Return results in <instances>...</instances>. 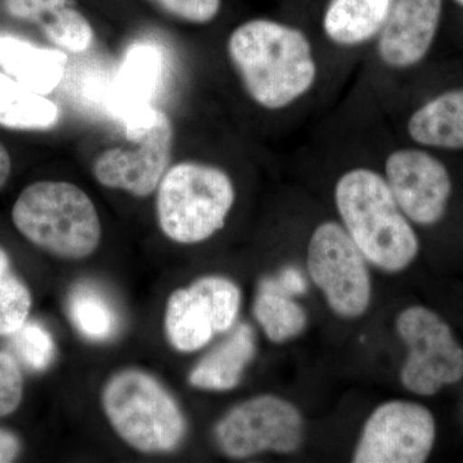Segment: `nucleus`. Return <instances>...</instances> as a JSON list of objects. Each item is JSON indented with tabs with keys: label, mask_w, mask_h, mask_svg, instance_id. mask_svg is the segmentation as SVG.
Instances as JSON below:
<instances>
[{
	"label": "nucleus",
	"mask_w": 463,
	"mask_h": 463,
	"mask_svg": "<svg viewBox=\"0 0 463 463\" xmlns=\"http://www.w3.org/2000/svg\"><path fill=\"white\" fill-rule=\"evenodd\" d=\"M12 337L14 352L26 367L38 373L50 367L56 346L51 332L44 326L26 322Z\"/></svg>",
	"instance_id": "23"
},
{
	"label": "nucleus",
	"mask_w": 463,
	"mask_h": 463,
	"mask_svg": "<svg viewBox=\"0 0 463 463\" xmlns=\"http://www.w3.org/2000/svg\"><path fill=\"white\" fill-rule=\"evenodd\" d=\"M234 203L236 187L224 169L181 161L170 165L158 184L157 224L172 242L197 245L223 230Z\"/></svg>",
	"instance_id": "5"
},
{
	"label": "nucleus",
	"mask_w": 463,
	"mask_h": 463,
	"mask_svg": "<svg viewBox=\"0 0 463 463\" xmlns=\"http://www.w3.org/2000/svg\"><path fill=\"white\" fill-rule=\"evenodd\" d=\"M276 282L288 294L289 292L298 294V292H303L306 289L304 279H301L300 274L295 269H286L282 276L279 277V279H276Z\"/></svg>",
	"instance_id": "27"
},
{
	"label": "nucleus",
	"mask_w": 463,
	"mask_h": 463,
	"mask_svg": "<svg viewBox=\"0 0 463 463\" xmlns=\"http://www.w3.org/2000/svg\"><path fill=\"white\" fill-rule=\"evenodd\" d=\"M69 315L76 330L90 340H108L118 328V317L111 304L90 286L80 285L71 292Z\"/></svg>",
	"instance_id": "21"
},
{
	"label": "nucleus",
	"mask_w": 463,
	"mask_h": 463,
	"mask_svg": "<svg viewBox=\"0 0 463 463\" xmlns=\"http://www.w3.org/2000/svg\"><path fill=\"white\" fill-rule=\"evenodd\" d=\"M24 397V377L14 355L0 350V417L14 413Z\"/></svg>",
	"instance_id": "24"
},
{
	"label": "nucleus",
	"mask_w": 463,
	"mask_h": 463,
	"mask_svg": "<svg viewBox=\"0 0 463 463\" xmlns=\"http://www.w3.org/2000/svg\"><path fill=\"white\" fill-rule=\"evenodd\" d=\"M405 130L420 147L463 149V87L426 100L410 115Z\"/></svg>",
	"instance_id": "17"
},
{
	"label": "nucleus",
	"mask_w": 463,
	"mask_h": 463,
	"mask_svg": "<svg viewBox=\"0 0 463 463\" xmlns=\"http://www.w3.org/2000/svg\"><path fill=\"white\" fill-rule=\"evenodd\" d=\"M456 3H458L459 5L463 7V0H455Z\"/></svg>",
	"instance_id": "30"
},
{
	"label": "nucleus",
	"mask_w": 463,
	"mask_h": 463,
	"mask_svg": "<svg viewBox=\"0 0 463 463\" xmlns=\"http://www.w3.org/2000/svg\"><path fill=\"white\" fill-rule=\"evenodd\" d=\"M134 145L100 152L91 165L94 179L109 190L138 199L156 192L172 164L174 127L163 109L149 111L148 123L139 129Z\"/></svg>",
	"instance_id": "10"
},
{
	"label": "nucleus",
	"mask_w": 463,
	"mask_h": 463,
	"mask_svg": "<svg viewBox=\"0 0 463 463\" xmlns=\"http://www.w3.org/2000/svg\"><path fill=\"white\" fill-rule=\"evenodd\" d=\"M170 16L194 24L206 25L218 17L222 0H152Z\"/></svg>",
	"instance_id": "25"
},
{
	"label": "nucleus",
	"mask_w": 463,
	"mask_h": 463,
	"mask_svg": "<svg viewBox=\"0 0 463 463\" xmlns=\"http://www.w3.org/2000/svg\"><path fill=\"white\" fill-rule=\"evenodd\" d=\"M395 327L408 349L401 381L408 392L431 397L463 379V349L452 328L425 307L399 313Z\"/></svg>",
	"instance_id": "8"
},
{
	"label": "nucleus",
	"mask_w": 463,
	"mask_h": 463,
	"mask_svg": "<svg viewBox=\"0 0 463 463\" xmlns=\"http://www.w3.org/2000/svg\"><path fill=\"white\" fill-rule=\"evenodd\" d=\"M23 444L14 432L0 428V463L14 462L20 456Z\"/></svg>",
	"instance_id": "26"
},
{
	"label": "nucleus",
	"mask_w": 463,
	"mask_h": 463,
	"mask_svg": "<svg viewBox=\"0 0 463 463\" xmlns=\"http://www.w3.org/2000/svg\"><path fill=\"white\" fill-rule=\"evenodd\" d=\"M383 174L411 223L430 227L446 215L452 178L443 161L428 148L414 145L392 149L386 155Z\"/></svg>",
	"instance_id": "12"
},
{
	"label": "nucleus",
	"mask_w": 463,
	"mask_h": 463,
	"mask_svg": "<svg viewBox=\"0 0 463 463\" xmlns=\"http://www.w3.org/2000/svg\"><path fill=\"white\" fill-rule=\"evenodd\" d=\"M67 61L66 52L60 48L36 47L16 36H0V69L43 96L61 84Z\"/></svg>",
	"instance_id": "16"
},
{
	"label": "nucleus",
	"mask_w": 463,
	"mask_h": 463,
	"mask_svg": "<svg viewBox=\"0 0 463 463\" xmlns=\"http://www.w3.org/2000/svg\"><path fill=\"white\" fill-rule=\"evenodd\" d=\"M257 354V337L251 326L240 325L221 344L194 365L188 376L194 388L227 392L237 388L246 367Z\"/></svg>",
	"instance_id": "18"
},
{
	"label": "nucleus",
	"mask_w": 463,
	"mask_h": 463,
	"mask_svg": "<svg viewBox=\"0 0 463 463\" xmlns=\"http://www.w3.org/2000/svg\"><path fill=\"white\" fill-rule=\"evenodd\" d=\"M103 413L127 446L145 455H167L187 437V419L172 392L154 374L124 368L100 392Z\"/></svg>",
	"instance_id": "4"
},
{
	"label": "nucleus",
	"mask_w": 463,
	"mask_h": 463,
	"mask_svg": "<svg viewBox=\"0 0 463 463\" xmlns=\"http://www.w3.org/2000/svg\"><path fill=\"white\" fill-rule=\"evenodd\" d=\"M395 0H330L322 18L326 38L341 50L374 43Z\"/></svg>",
	"instance_id": "15"
},
{
	"label": "nucleus",
	"mask_w": 463,
	"mask_h": 463,
	"mask_svg": "<svg viewBox=\"0 0 463 463\" xmlns=\"http://www.w3.org/2000/svg\"><path fill=\"white\" fill-rule=\"evenodd\" d=\"M334 197L340 223L367 261L388 273L412 264L419 255V237L383 173L352 167L337 179Z\"/></svg>",
	"instance_id": "2"
},
{
	"label": "nucleus",
	"mask_w": 463,
	"mask_h": 463,
	"mask_svg": "<svg viewBox=\"0 0 463 463\" xmlns=\"http://www.w3.org/2000/svg\"><path fill=\"white\" fill-rule=\"evenodd\" d=\"M225 50L246 96L264 111L298 105L319 79L313 43L288 24L270 18L245 21L232 30Z\"/></svg>",
	"instance_id": "1"
},
{
	"label": "nucleus",
	"mask_w": 463,
	"mask_h": 463,
	"mask_svg": "<svg viewBox=\"0 0 463 463\" xmlns=\"http://www.w3.org/2000/svg\"><path fill=\"white\" fill-rule=\"evenodd\" d=\"M254 316L268 339L276 344L294 339L307 325L303 307L273 279L261 282L254 301Z\"/></svg>",
	"instance_id": "20"
},
{
	"label": "nucleus",
	"mask_w": 463,
	"mask_h": 463,
	"mask_svg": "<svg viewBox=\"0 0 463 463\" xmlns=\"http://www.w3.org/2000/svg\"><path fill=\"white\" fill-rule=\"evenodd\" d=\"M9 269H11V260H9L7 251L0 248V279L8 274Z\"/></svg>",
	"instance_id": "29"
},
{
	"label": "nucleus",
	"mask_w": 463,
	"mask_h": 463,
	"mask_svg": "<svg viewBox=\"0 0 463 463\" xmlns=\"http://www.w3.org/2000/svg\"><path fill=\"white\" fill-rule=\"evenodd\" d=\"M443 0H395L374 41L377 60L390 71H408L430 53Z\"/></svg>",
	"instance_id": "13"
},
{
	"label": "nucleus",
	"mask_w": 463,
	"mask_h": 463,
	"mask_svg": "<svg viewBox=\"0 0 463 463\" xmlns=\"http://www.w3.org/2000/svg\"><path fill=\"white\" fill-rule=\"evenodd\" d=\"M303 414L281 397L258 395L234 405L216 422L214 439L224 456L250 458L264 452L291 455L303 446Z\"/></svg>",
	"instance_id": "6"
},
{
	"label": "nucleus",
	"mask_w": 463,
	"mask_h": 463,
	"mask_svg": "<svg viewBox=\"0 0 463 463\" xmlns=\"http://www.w3.org/2000/svg\"><path fill=\"white\" fill-rule=\"evenodd\" d=\"M307 270L335 315H364L373 298L367 259L339 222L317 225L307 243Z\"/></svg>",
	"instance_id": "7"
},
{
	"label": "nucleus",
	"mask_w": 463,
	"mask_h": 463,
	"mask_svg": "<svg viewBox=\"0 0 463 463\" xmlns=\"http://www.w3.org/2000/svg\"><path fill=\"white\" fill-rule=\"evenodd\" d=\"M435 437L437 425L428 408L414 402H388L365 421L353 462L422 463L430 456Z\"/></svg>",
	"instance_id": "11"
},
{
	"label": "nucleus",
	"mask_w": 463,
	"mask_h": 463,
	"mask_svg": "<svg viewBox=\"0 0 463 463\" xmlns=\"http://www.w3.org/2000/svg\"><path fill=\"white\" fill-rule=\"evenodd\" d=\"M12 223L32 245L66 260L91 257L102 240L93 200L70 182L39 181L27 185L12 207Z\"/></svg>",
	"instance_id": "3"
},
{
	"label": "nucleus",
	"mask_w": 463,
	"mask_h": 463,
	"mask_svg": "<svg viewBox=\"0 0 463 463\" xmlns=\"http://www.w3.org/2000/svg\"><path fill=\"white\" fill-rule=\"evenodd\" d=\"M12 172V158L7 147L0 142V191L7 184Z\"/></svg>",
	"instance_id": "28"
},
{
	"label": "nucleus",
	"mask_w": 463,
	"mask_h": 463,
	"mask_svg": "<svg viewBox=\"0 0 463 463\" xmlns=\"http://www.w3.org/2000/svg\"><path fill=\"white\" fill-rule=\"evenodd\" d=\"M239 286L223 276L201 277L190 288L167 298L164 327L170 345L179 353L205 347L216 334L231 331L239 318Z\"/></svg>",
	"instance_id": "9"
},
{
	"label": "nucleus",
	"mask_w": 463,
	"mask_h": 463,
	"mask_svg": "<svg viewBox=\"0 0 463 463\" xmlns=\"http://www.w3.org/2000/svg\"><path fill=\"white\" fill-rule=\"evenodd\" d=\"M32 294L14 274L0 279V337L14 336L27 322Z\"/></svg>",
	"instance_id": "22"
},
{
	"label": "nucleus",
	"mask_w": 463,
	"mask_h": 463,
	"mask_svg": "<svg viewBox=\"0 0 463 463\" xmlns=\"http://www.w3.org/2000/svg\"><path fill=\"white\" fill-rule=\"evenodd\" d=\"M5 7L17 20L38 24L60 50L81 54L93 45V26L69 0H5Z\"/></svg>",
	"instance_id": "14"
},
{
	"label": "nucleus",
	"mask_w": 463,
	"mask_h": 463,
	"mask_svg": "<svg viewBox=\"0 0 463 463\" xmlns=\"http://www.w3.org/2000/svg\"><path fill=\"white\" fill-rule=\"evenodd\" d=\"M60 118L61 109L54 100L0 71V127L41 132L56 127Z\"/></svg>",
	"instance_id": "19"
}]
</instances>
